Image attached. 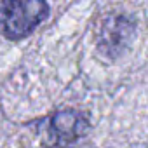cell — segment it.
Listing matches in <instances>:
<instances>
[{
	"label": "cell",
	"mask_w": 148,
	"mask_h": 148,
	"mask_svg": "<svg viewBox=\"0 0 148 148\" xmlns=\"http://www.w3.org/2000/svg\"><path fill=\"white\" fill-rule=\"evenodd\" d=\"M64 148H92V146H89V145H80V146L75 145V146H73V145H71V146H64Z\"/></svg>",
	"instance_id": "cell-4"
},
{
	"label": "cell",
	"mask_w": 148,
	"mask_h": 148,
	"mask_svg": "<svg viewBox=\"0 0 148 148\" xmlns=\"http://www.w3.org/2000/svg\"><path fill=\"white\" fill-rule=\"evenodd\" d=\"M136 25L125 14H110L98 33V49L110 59L119 58L131 44Z\"/></svg>",
	"instance_id": "cell-3"
},
{
	"label": "cell",
	"mask_w": 148,
	"mask_h": 148,
	"mask_svg": "<svg viewBox=\"0 0 148 148\" xmlns=\"http://www.w3.org/2000/svg\"><path fill=\"white\" fill-rule=\"evenodd\" d=\"M47 16L45 0H0V35L7 40L26 38Z\"/></svg>",
	"instance_id": "cell-1"
},
{
	"label": "cell",
	"mask_w": 148,
	"mask_h": 148,
	"mask_svg": "<svg viewBox=\"0 0 148 148\" xmlns=\"http://www.w3.org/2000/svg\"><path fill=\"white\" fill-rule=\"evenodd\" d=\"M89 131H91L89 119L82 112L71 108L54 112L37 122V132L47 145L54 148L71 146L73 143L87 136Z\"/></svg>",
	"instance_id": "cell-2"
}]
</instances>
